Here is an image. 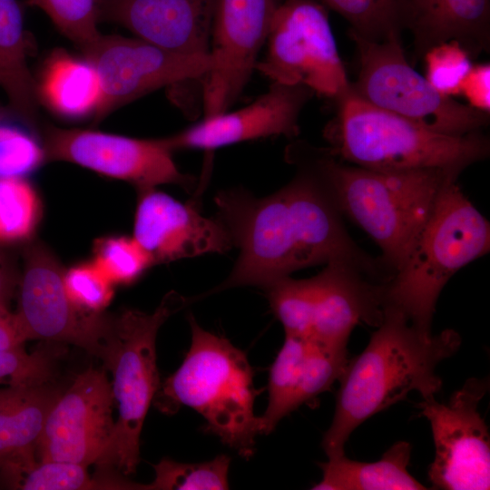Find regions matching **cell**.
Returning a JSON list of instances; mask_svg holds the SVG:
<instances>
[{
  "label": "cell",
  "mask_w": 490,
  "mask_h": 490,
  "mask_svg": "<svg viewBox=\"0 0 490 490\" xmlns=\"http://www.w3.org/2000/svg\"><path fill=\"white\" fill-rule=\"evenodd\" d=\"M469 52L456 40L441 43L424 55L426 79L440 93L460 94L463 81L473 63Z\"/></svg>",
  "instance_id": "d6a6232c"
},
{
  "label": "cell",
  "mask_w": 490,
  "mask_h": 490,
  "mask_svg": "<svg viewBox=\"0 0 490 490\" xmlns=\"http://www.w3.org/2000/svg\"><path fill=\"white\" fill-rule=\"evenodd\" d=\"M65 291L82 311L100 314L111 303L113 283L93 263H83L64 273Z\"/></svg>",
  "instance_id": "e575fe53"
},
{
  "label": "cell",
  "mask_w": 490,
  "mask_h": 490,
  "mask_svg": "<svg viewBox=\"0 0 490 490\" xmlns=\"http://www.w3.org/2000/svg\"><path fill=\"white\" fill-rule=\"evenodd\" d=\"M287 156L299 172L276 192L256 198L235 188L216 195L218 218L240 254L229 277L205 295L241 286L264 289L295 270L335 262L388 281L392 272L353 241L312 169Z\"/></svg>",
  "instance_id": "6da1fadb"
},
{
  "label": "cell",
  "mask_w": 490,
  "mask_h": 490,
  "mask_svg": "<svg viewBox=\"0 0 490 490\" xmlns=\"http://www.w3.org/2000/svg\"><path fill=\"white\" fill-rule=\"evenodd\" d=\"M12 314L13 313L9 311L7 307L0 304V319L9 318Z\"/></svg>",
  "instance_id": "f35d334b"
},
{
  "label": "cell",
  "mask_w": 490,
  "mask_h": 490,
  "mask_svg": "<svg viewBox=\"0 0 490 490\" xmlns=\"http://www.w3.org/2000/svg\"><path fill=\"white\" fill-rule=\"evenodd\" d=\"M64 273L44 248H30L19 277L15 320L26 341L69 343L98 358L113 318L79 309L65 291Z\"/></svg>",
  "instance_id": "7c38bea8"
},
{
  "label": "cell",
  "mask_w": 490,
  "mask_h": 490,
  "mask_svg": "<svg viewBox=\"0 0 490 490\" xmlns=\"http://www.w3.org/2000/svg\"><path fill=\"white\" fill-rule=\"evenodd\" d=\"M191 342L181 365L160 385L153 401L166 414L189 407L213 434L241 457L250 459L260 434L254 413L259 391L245 353L227 338L202 328L189 317Z\"/></svg>",
  "instance_id": "277c9868"
},
{
  "label": "cell",
  "mask_w": 490,
  "mask_h": 490,
  "mask_svg": "<svg viewBox=\"0 0 490 490\" xmlns=\"http://www.w3.org/2000/svg\"><path fill=\"white\" fill-rule=\"evenodd\" d=\"M337 102L334 146L328 151L350 164L379 172L441 169L459 176L489 155V140L481 132L464 136L433 132L368 103L350 86Z\"/></svg>",
  "instance_id": "8992f818"
},
{
  "label": "cell",
  "mask_w": 490,
  "mask_h": 490,
  "mask_svg": "<svg viewBox=\"0 0 490 490\" xmlns=\"http://www.w3.org/2000/svg\"><path fill=\"white\" fill-rule=\"evenodd\" d=\"M342 15L350 24L348 34L380 42L401 37L408 28L410 0H317Z\"/></svg>",
  "instance_id": "484cf974"
},
{
  "label": "cell",
  "mask_w": 490,
  "mask_h": 490,
  "mask_svg": "<svg viewBox=\"0 0 490 490\" xmlns=\"http://www.w3.org/2000/svg\"><path fill=\"white\" fill-rule=\"evenodd\" d=\"M490 248V224L457 181L440 191L409 254L383 285V308L400 310L422 334L432 335L437 299L450 278Z\"/></svg>",
  "instance_id": "5b68a950"
},
{
  "label": "cell",
  "mask_w": 490,
  "mask_h": 490,
  "mask_svg": "<svg viewBox=\"0 0 490 490\" xmlns=\"http://www.w3.org/2000/svg\"><path fill=\"white\" fill-rule=\"evenodd\" d=\"M186 301L171 291L152 313L126 309L113 318L98 358L103 368L112 372L118 416L110 443L95 464L101 470L114 469L124 476L136 471L142 429L161 385L156 363L157 334Z\"/></svg>",
  "instance_id": "52a82bcc"
},
{
  "label": "cell",
  "mask_w": 490,
  "mask_h": 490,
  "mask_svg": "<svg viewBox=\"0 0 490 490\" xmlns=\"http://www.w3.org/2000/svg\"><path fill=\"white\" fill-rule=\"evenodd\" d=\"M0 477L6 486L13 489H110L103 475L92 478L87 472V466L63 461H40L24 468H1Z\"/></svg>",
  "instance_id": "4316f807"
},
{
  "label": "cell",
  "mask_w": 490,
  "mask_h": 490,
  "mask_svg": "<svg viewBox=\"0 0 490 490\" xmlns=\"http://www.w3.org/2000/svg\"><path fill=\"white\" fill-rule=\"evenodd\" d=\"M62 392L51 381L0 388V467L36 463L38 440Z\"/></svg>",
  "instance_id": "7402d4cb"
},
{
  "label": "cell",
  "mask_w": 490,
  "mask_h": 490,
  "mask_svg": "<svg viewBox=\"0 0 490 490\" xmlns=\"http://www.w3.org/2000/svg\"><path fill=\"white\" fill-rule=\"evenodd\" d=\"M36 94L56 114L81 119L94 115L103 88L97 70L88 60L57 49L46 60L36 82Z\"/></svg>",
  "instance_id": "603a6c76"
},
{
  "label": "cell",
  "mask_w": 490,
  "mask_h": 490,
  "mask_svg": "<svg viewBox=\"0 0 490 490\" xmlns=\"http://www.w3.org/2000/svg\"><path fill=\"white\" fill-rule=\"evenodd\" d=\"M45 13L54 26L81 50L100 35L103 0H24Z\"/></svg>",
  "instance_id": "4dcf8cb0"
},
{
  "label": "cell",
  "mask_w": 490,
  "mask_h": 490,
  "mask_svg": "<svg viewBox=\"0 0 490 490\" xmlns=\"http://www.w3.org/2000/svg\"><path fill=\"white\" fill-rule=\"evenodd\" d=\"M411 445L398 441L375 462H359L345 454L320 464L321 480L316 490H423L427 489L408 472Z\"/></svg>",
  "instance_id": "cb8c5ba5"
},
{
  "label": "cell",
  "mask_w": 490,
  "mask_h": 490,
  "mask_svg": "<svg viewBox=\"0 0 490 490\" xmlns=\"http://www.w3.org/2000/svg\"><path fill=\"white\" fill-rule=\"evenodd\" d=\"M255 69L272 82L303 84L339 100L350 86L333 35L327 7L317 0L278 3Z\"/></svg>",
  "instance_id": "9c48e42d"
},
{
  "label": "cell",
  "mask_w": 490,
  "mask_h": 490,
  "mask_svg": "<svg viewBox=\"0 0 490 490\" xmlns=\"http://www.w3.org/2000/svg\"><path fill=\"white\" fill-rule=\"evenodd\" d=\"M349 360L348 347L285 335L269 372L268 404L259 416L260 434H270L287 415L328 390Z\"/></svg>",
  "instance_id": "ac0fdd59"
},
{
  "label": "cell",
  "mask_w": 490,
  "mask_h": 490,
  "mask_svg": "<svg viewBox=\"0 0 490 490\" xmlns=\"http://www.w3.org/2000/svg\"><path fill=\"white\" fill-rule=\"evenodd\" d=\"M44 148L28 131L0 121V177H23L44 162Z\"/></svg>",
  "instance_id": "836d02e7"
},
{
  "label": "cell",
  "mask_w": 490,
  "mask_h": 490,
  "mask_svg": "<svg viewBox=\"0 0 490 490\" xmlns=\"http://www.w3.org/2000/svg\"><path fill=\"white\" fill-rule=\"evenodd\" d=\"M408 30L416 61L433 46L456 40L467 51H489L490 0H410Z\"/></svg>",
  "instance_id": "44dd1931"
},
{
  "label": "cell",
  "mask_w": 490,
  "mask_h": 490,
  "mask_svg": "<svg viewBox=\"0 0 490 490\" xmlns=\"http://www.w3.org/2000/svg\"><path fill=\"white\" fill-rule=\"evenodd\" d=\"M230 457L220 455L202 463H180L169 458L153 466L154 480L142 485L149 490L229 489L228 472Z\"/></svg>",
  "instance_id": "83f0119b"
},
{
  "label": "cell",
  "mask_w": 490,
  "mask_h": 490,
  "mask_svg": "<svg viewBox=\"0 0 490 490\" xmlns=\"http://www.w3.org/2000/svg\"><path fill=\"white\" fill-rule=\"evenodd\" d=\"M25 338L14 317L0 319V349L9 350L23 348Z\"/></svg>",
  "instance_id": "74e56055"
},
{
  "label": "cell",
  "mask_w": 490,
  "mask_h": 490,
  "mask_svg": "<svg viewBox=\"0 0 490 490\" xmlns=\"http://www.w3.org/2000/svg\"><path fill=\"white\" fill-rule=\"evenodd\" d=\"M264 289L271 310L282 324L285 335L309 337L315 299L314 277L295 279L288 276Z\"/></svg>",
  "instance_id": "f1b7e54d"
},
{
  "label": "cell",
  "mask_w": 490,
  "mask_h": 490,
  "mask_svg": "<svg viewBox=\"0 0 490 490\" xmlns=\"http://www.w3.org/2000/svg\"><path fill=\"white\" fill-rule=\"evenodd\" d=\"M103 368L77 375L53 405L37 443L40 461L87 466L106 450L114 427L112 383Z\"/></svg>",
  "instance_id": "9a60e30c"
},
{
  "label": "cell",
  "mask_w": 490,
  "mask_h": 490,
  "mask_svg": "<svg viewBox=\"0 0 490 490\" xmlns=\"http://www.w3.org/2000/svg\"><path fill=\"white\" fill-rule=\"evenodd\" d=\"M364 350L350 358L340 377L332 422L321 446L328 458L345 454L352 434L372 416L411 392L435 397L442 387L437 366L453 356L462 339L454 329L426 336L398 309L385 306L382 322Z\"/></svg>",
  "instance_id": "7a4b0ae2"
},
{
  "label": "cell",
  "mask_w": 490,
  "mask_h": 490,
  "mask_svg": "<svg viewBox=\"0 0 490 490\" xmlns=\"http://www.w3.org/2000/svg\"><path fill=\"white\" fill-rule=\"evenodd\" d=\"M468 105L477 110L490 111V64L489 63L473 64L465 77L461 93Z\"/></svg>",
  "instance_id": "8d00e7d4"
},
{
  "label": "cell",
  "mask_w": 490,
  "mask_h": 490,
  "mask_svg": "<svg viewBox=\"0 0 490 490\" xmlns=\"http://www.w3.org/2000/svg\"><path fill=\"white\" fill-rule=\"evenodd\" d=\"M315 299L310 336L321 342L348 347L358 324L382 322L383 285L343 263H328L314 277Z\"/></svg>",
  "instance_id": "ffe728a7"
},
{
  "label": "cell",
  "mask_w": 490,
  "mask_h": 490,
  "mask_svg": "<svg viewBox=\"0 0 490 490\" xmlns=\"http://www.w3.org/2000/svg\"><path fill=\"white\" fill-rule=\"evenodd\" d=\"M276 0H215L211 65L201 82L204 117L229 110L247 85L265 45Z\"/></svg>",
  "instance_id": "4fadbf2b"
},
{
  "label": "cell",
  "mask_w": 490,
  "mask_h": 490,
  "mask_svg": "<svg viewBox=\"0 0 490 490\" xmlns=\"http://www.w3.org/2000/svg\"><path fill=\"white\" fill-rule=\"evenodd\" d=\"M3 84H4V80H3L2 76L0 75V86L3 87Z\"/></svg>",
  "instance_id": "ab89813d"
},
{
  "label": "cell",
  "mask_w": 490,
  "mask_h": 490,
  "mask_svg": "<svg viewBox=\"0 0 490 490\" xmlns=\"http://www.w3.org/2000/svg\"><path fill=\"white\" fill-rule=\"evenodd\" d=\"M489 388L485 378H468L446 403L434 397L417 405L430 423L435 457L427 475L433 489L490 488L488 427L478 405Z\"/></svg>",
  "instance_id": "30bf717a"
},
{
  "label": "cell",
  "mask_w": 490,
  "mask_h": 490,
  "mask_svg": "<svg viewBox=\"0 0 490 490\" xmlns=\"http://www.w3.org/2000/svg\"><path fill=\"white\" fill-rule=\"evenodd\" d=\"M28 45L23 14L16 0H0V75L13 109L34 122L36 82L27 64Z\"/></svg>",
  "instance_id": "d4e9b609"
},
{
  "label": "cell",
  "mask_w": 490,
  "mask_h": 490,
  "mask_svg": "<svg viewBox=\"0 0 490 490\" xmlns=\"http://www.w3.org/2000/svg\"><path fill=\"white\" fill-rule=\"evenodd\" d=\"M140 192L133 238L154 264L224 253L232 248L221 220L204 217L194 202L182 203L155 188Z\"/></svg>",
  "instance_id": "e0dca14e"
},
{
  "label": "cell",
  "mask_w": 490,
  "mask_h": 490,
  "mask_svg": "<svg viewBox=\"0 0 490 490\" xmlns=\"http://www.w3.org/2000/svg\"><path fill=\"white\" fill-rule=\"evenodd\" d=\"M358 54L359 71L350 89L368 103L433 132L464 136L481 132L489 113L436 91L407 60L401 37L380 42L348 34Z\"/></svg>",
  "instance_id": "ba28073f"
},
{
  "label": "cell",
  "mask_w": 490,
  "mask_h": 490,
  "mask_svg": "<svg viewBox=\"0 0 490 490\" xmlns=\"http://www.w3.org/2000/svg\"><path fill=\"white\" fill-rule=\"evenodd\" d=\"M115 285H127L139 279L154 262L135 240L125 236L99 239L93 261Z\"/></svg>",
  "instance_id": "1f68e13d"
},
{
  "label": "cell",
  "mask_w": 490,
  "mask_h": 490,
  "mask_svg": "<svg viewBox=\"0 0 490 490\" xmlns=\"http://www.w3.org/2000/svg\"><path fill=\"white\" fill-rule=\"evenodd\" d=\"M215 0H103L101 22L184 55L209 54Z\"/></svg>",
  "instance_id": "d6986e66"
},
{
  "label": "cell",
  "mask_w": 490,
  "mask_h": 490,
  "mask_svg": "<svg viewBox=\"0 0 490 490\" xmlns=\"http://www.w3.org/2000/svg\"><path fill=\"white\" fill-rule=\"evenodd\" d=\"M97 70L103 88L95 123L116 109L153 91L202 82L211 65L210 54L184 55L137 37L103 34L82 50Z\"/></svg>",
  "instance_id": "8fae6325"
},
{
  "label": "cell",
  "mask_w": 490,
  "mask_h": 490,
  "mask_svg": "<svg viewBox=\"0 0 490 490\" xmlns=\"http://www.w3.org/2000/svg\"><path fill=\"white\" fill-rule=\"evenodd\" d=\"M53 356L47 349L26 352L24 348L0 349V384L35 385L51 381Z\"/></svg>",
  "instance_id": "d590c367"
},
{
  "label": "cell",
  "mask_w": 490,
  "mask_h": 490,
  "mask_svg": "<svg viewBox=\"0 0 490 490\" xmlns=\"http://www.w3.org/2000/svg\"><path fill=\"white\" fill-rule=\"evenodd\" d=\"M3 259H5V257L0 253V260H2Z\"/></svg>",
  "instance_id": "b9f144b4"
},
{
  "label": "cell",
  "mask_w": 490,
  "mask_h": 490,
  "mask_svg": "<svg viewBox=\"0 0 490 490\" xmlns=\"http://www.w3.org/2000/svg\"><path fill=\"white\" fill-rule=\"evenodd\" d=\"M2 117H3V112L0 110V121L2 120Z\"/></svg>",
  "instance_id": "60d3db41"
},
{
  "label": "cell",
  "mask_w": 490,
  "mask_h": 490,
  "mask_svg": "<svg viewBox=\"0 0 490 490\" xmlns=\"http://www.w3.org/2000/svg\"><path fill=\"white\" fill-rule=\"evenodd\" d=\"M45 155L78 164L139 191L177 184L190 191L195 179L177 168L172 151L162 139H138L86 129L46 130Z\"/></svg>",
  "instance_id": "5bb4252c"
},
{
  "label": "cell",
  "mask_w": 490,
  "mask_h": 490,
  "mask_svg": "<svg viewBox=\"0 0 490 490\" xmlns=\"http://www.w3.org/2000/svg\"><path fill=\"white\" fill-rule=\"evenodd\" d=\"M40 216L38 197L23 177H0V242L31 236Z\"/></svg>",
  "instance_id": "f546056e"
},
{
  "label": "cell",
  "mask_w": 490,
  "mask_h": 490,
  "mask_svg": "<svg viewBox=\"0 0 490 490\" xmlns=\"http://www.w3.org/2000/svg\"><path fill=\"white\" fill-rule=\"evenodd\" d=\"M314 92L303 84L272 82L268 92L250 104L203 119L165 138L172 151L199 149L211 152L245 141L299 133V117Z\"/></svg>",
  "instance_id": "2e32d148"
},
{
  "label": "cell",
  "mask_w": 490,
  "mask_h": 490,
  "mask_svg": "<svg viewBox=\"0 0 490 490\" xmlns=\"http://www.w3.org/2000/svg\"><path fill=\"white\" fill-rule=\"evenodd\" d=\"M314 172L340 214L366 231L393 275L429 218L441 190L458 175L441 169L379 172L344 164L328 150L294 144L287 150Z\"/></svg>",
  "instance_id": "3957f363"
}]
</instances>
